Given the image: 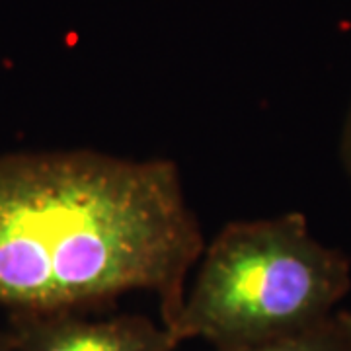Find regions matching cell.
Returning a JSON list of instances; mask_svg holds the SVG:
<instances>
[{
	"instance_id": "5b68a950",
	"label": "cell",
	"mask_w": 351,
	"mask_h": 351,
	"mask_svg": "<svg viewBox=\"0 0 351 351\" xmlns=\"http://www.w3.org/2000/svg\"><path fill=\"white\" fill-rule=\"evenodd\" d=\"M338 158L341 168H343V174H346L351 186V96L350 101H348V108L343 112L341 127H339Z\"/></svg>"
},
{
	"instance_id": "52a82bcc",
	"label": "cell",
	"mask_w": 351,
	"mask_h": 351,
	"mask_svg": "<svg viewBox=\"0 0 351 351\" xmlns=\"http://www.w3.org/2000/svg\"><path fill=\"white\" fill-rule=\"evenodd\" d=\"M0 351H14L12 336H10L8 330H0Z\"/></svg>"
},
{
	"instance_id": "3957f363",
	"label": "cell",
	"mask_w": 351,
	"mask_h": 351,
	"mask_svg": "<svg viewBox=\"0 0 351 351\" xmlns=\"http://www.w3.org/2000/svg\"><path fill=\"white\" fill-rule=\"evenodd\" d=\"M14 351H176L162 322L141 314L90 318L84 311L10 313Z\"/></svg>"
},
{
	"instance_id": "7a4b0ae2",
	"label": "cell",
	"mask_w": 351,
	"mask_h": 351,
	"mask_svg": "<svg viewBox=\"0 0 351 351\" xmlns=\"http://www.w3.org/2000/svg\"><path fill=\"white\" fill-rule=\"evenodd\" d=\"M170 334L226 350L279 338L338 313L351 260L318 240L306 215L232 221L201 252Z\"/></svg>"
},
{
	"instance_id": "8992f818",
	"label": "cell",
	"mask_w": 351,
	"mask_h": 351,
	"mask_svg": "<svg viewBox=\"0 0 351 351\" xmlns=\"http://www.w3.org/2000/svg\"><path fill=\"white\" fill-rule=\"evenodd\" d=\"M336 318H338L339 326L343 328L346 336H348L351 341V311H338V313H336Z\"/></svg>"
},
{
	"instance_id": "277c9868",
	"label": "cell",
	"mask_w": 351,
	"mask_h": 351,
	"mask_svg": "<svg viewBox=\"0 0 351 351\" xmlns=\"http://www.w3.org/2000/svg\"><path fill=\"white\" fill-rule=\"evenodd\" d=\"M213 351H351V341L334 314L314 326L293 334Z\"/></svg>"
},
{
	"instance_id": "6da1fadb",
	"label": "cell",
	"mask_w": 351,
	"mask_h": 351,
	"mask_svg": "<svg viewBox=\"0 0 351 351\" xmlns=\"http://www.w3.org/2000/svg\"><path fill=\"white\" fill-rule=\"evenodd\" d=\"M203 248L170 158L0 154V304L10 313L86 311L143 291L168 328Z\"/></svg>"
}]
</instances>
